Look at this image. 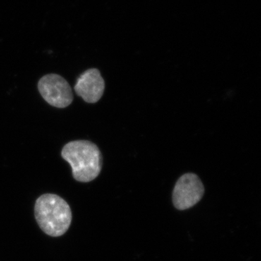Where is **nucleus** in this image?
Returning a JSON list of instances; mask_svg holds the SVG:
<instances>
[{"label":"nucleus","mask_w":261,"mask_h":261,"mask_svg":"<svg viewBox=\"0 0 261 261\" xmlns=\"http://www.w3.org/2000/svg\"><path fill=\"white\" fill-rule=\"evenodd\" d=\"M62 158L69 163L72 174L77 181H93L99 176L102 167V155L93 142L75 140L64 145Z\"/></svg>","instance_id":"obj_1"},{"label":"nucleus","mask_w":261,"mask_h":261,"mask_svg":"<svg viewBox=\"0 0 261 261\" xmlns=\"http://www.w3.org/2000/svg\"><path fill=\"white\" fill-rule=\"evenodd\" d=\"M34 214L38 225L46 234L58 238L65 234L72 221L68 202L55 194H44L37 199Z\"/></svg>","instance_id":"obj_2"},{"label":"nucleus","mask_w":261,"mask_h":261,"mask_svg":"<svg viewBox=\"0 0 261 261\" xmlns=\"http://www.w3.org/2000/svg\"><path fill=\"white\" fill-rule=\"evenodd\" d=\"M38 89L44 100L53 107L65 108L73 102L71 87L61 75H44L38 83Z\"/></svg>","instance_id":"obj_3"},{"label":"nucleus","mask_w":261,"mask_h":261,"mask_svg":"<svg viewBox=\"0 0 261 261\" xmlns=\"http://www.w3.org/2000/svg\"><path fill=\"white\" fill-rule=\"evenodd\" d=\"M205 189L200 178L189 173L179 178L173 192V203L176 209L187 210L200 202Z\"/></svg>","instance_id":"obj_4"},{"label":"nucleus","mask_w":261,"mask_h":261,"mask_svg":"<svg viewBox=\"0 0 261 261\" xmlns=\"http://www.w3.org/2000/svg\"><path fill=\"white\" fill-rule=\"evenodd\" d=\"M105 86L100 72L96 68H91L84 71L77 79L74 89L77 95L86 102L96 103L102 97Z\"/></svg>","instance_id":"obj_5"}]
</instances>
